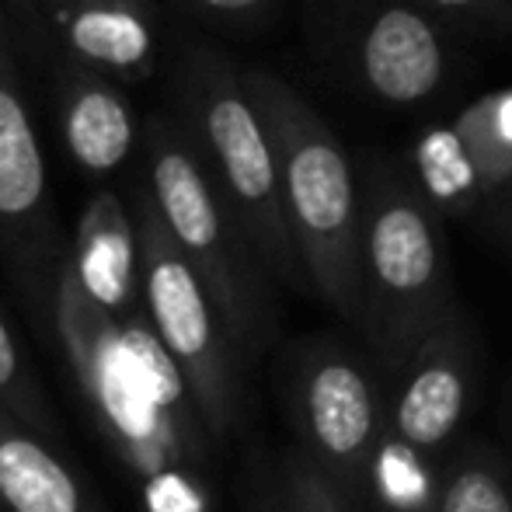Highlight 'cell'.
Instances as JSON below:
<instances>
[{
  "label": "cell",
  "instance_id": "obj_1",
  "mask_svg": "<svg viewBox=\"0 0 512 512\" xmlns=\"http://www.w3.org/2000/svg\"><path fill=\"white\" fill-rule=\"evenodd\" d=\"M279 161L283 206L310 279V297L363 328V192L345 143L297 88L265 67H244Z\"/></svg>",
  "mask_w": 512,
  "mask_h": 512
},
{
  "label": "cell",
  "instance_id": "obj_2",
  "mask_svg": "<svg viewBox=\"0 0 512 512\" xmlns=\"http://www.w3.org/2000/svg\"><path fill=\"white\" fill-rule=\"evenodd\" d=\"M175 119L185 126L199 161L220 196L248 230L272 279L310 297L279 185V161L255 98L244 84V67L206 42L178 49L171 67Z\"/></svg>",
  "mask_w": 512,
  "mask_h": 512
},
{
  "label": "cell",
  "instance_id": "obj_3",
  "mask_svg": "<svg viewBox=\"0 0 512 512\" xmlns=\"http://www.w3.org/2000/svg\"><path fill=\"white\" fill-rule=\"evenodd\" d=\"M363 192V335L384 377H398L432 328L457 310L450 248L436 203L411 168L370 157Z\"/></svg>",
  "mask_w": 512,
  "mask_h": 512
},
{
  "label": "cell",
  "instance_id": "obj_4",
  "mask_svg": "<svg viewBox=\"0 0 512 512\" xmlns=\"http://www.w3.org/2000/svg\"><path fill=\"white\" fill-rule=\"evenodd\" d=\"M143 157L147 185L171 237L206 283L234 349L244 363H251L276 338V279L265 269L237 213L213 185L175 112L147 115Z\"/></svg>",
  "mask_w": 512,
  "mask_h": 512
},
{
  "label": "cell",
  "instance_id": "obj_5",
  "mask_svg": "<svg viewBox=\"0 0 512 512\" xmlns=\"http://www.w3.org/2000/svg\"><path fill=\"white\" fill-rule=\"evenodd\" d=\"M140 237L143 307L157 338L178 363L213 443H227L244 422V359L234 349L206 283L171 237L150 185L133 189Z\"/></svg>",
  "mask_w": 512,
  "mask_h": 512
},
{
  "label": "cell",
  "instance_id": "obj_6",
  "mask_svg": "<svg viewBox=\"0 0 512 512\" xmlns=\"http://www.w3.org/2000/svg\"><path fill=\"white\" fill-rule=\"evenodd\" d=\"M67 255L70 241L56 216L46 157L14 60V25L0 0V262L46 331Z\"/></svg>",
  "mask_w": 512,
  "mask_h": 512
},
{
  "label": "cell",
  "instance_id": "obj_7",
  "mask_svg": "<svg viewBox=\"0 0 512 512\" xmlns=\"http://www.w3.org/2000/svg\"><path fill=\"white\" fill-rule=\"evenodd\" d=\"M290 415L297 443L352 506L370 512V471L387 425V398L363 363L328 338L304 342L293 356Z\"/></svg>",
  "mask_w": 512,
  "mask_h": 512
},
{
  "label": "cell",
  "instance_id": "obj_8",
  "mask_svg": "<svg viewBox=\"0 0 512 512\" xmlns=\"http://www.w3.org/2000/svg\"><path fill=\"white\" fill-rule=\"evenodd\" d=\"M450 39L436 11L415 0H370L345 28V63L387 108L425 105L450 77Z\"/></svg>",
  "mask_w": 512,
  "mask_h": 512
},
{
  "label": "cell",
  "instance_id": "obj_9",
  "mask_svg": "<svg viewBox=\"0 0 512 512\" xmlns=\"http://www.w3.org/2000/svg\"><path fill=\"white\" fill-rule=\"evenodd\" d=\"M411 175L443 216H464L512 185V88L460 108L411 147Z\"/></svg>",
  "mask_w": 512,
  "mask_h": 512
},
{
  "label": "cell",
  "instance_id": "obj_10",
  "mask_svg": "<svg viewBox=\"0 0 512 512\" xmlns=\"http://www.w3.org/2000/svg\"><path fill=\"white\" fill-rule=\"evenodd\" d=\"M394 380L387 425L425 453L450 443L467 415L474 384V335L460 307L422 338Z\"/></svg>",
  "mask_w": 512,
  "mask_h": 512
},
{
  "label": "cell",
  "instance_id": "obj_11",
  "mask_svg": "<svg viewBox=\"0 0 512 512\" xmlns=\"http://www.w3.org/2000/svg\"><path fill=\"white\" fill-rule=\"evenodd\" d=\"M46 39L60 60L84 63L126 88L154 77L161 60V0H46Z\"/></svg>",
  "mask_w": 512,
  "mask_h": 512
},
{
  "label": "cell",
  "instance_id": "obj_12",
  "mask_svg": "<svg viewBox=\"0 0 512 512\" xmlns=\"http://www.w3.org/2000/svg\"><path fill=\"white\" fill-rule=\"evenodd\" d=\"M60 133L74 168L91 182L119 175L136 150H143V129L126 84L91 70L84 63L60 60L56 67Z\"/></svg>",
  "mask_w": 512,
  "mask_h": 512
},
{
  "label": "cell",
  "instance_id": "obj_13",
  "mask_svg": "<svg viewBox=\"0 0 512 512\" xmlns=\"http://www.w3.org/2000/svg\"><path fill=\"white\" fill-rule=\"evenodd\" d=\"M81 283L115 321L143 314V279H140V237H136L133 206H126L112 189H98L84 206L77 234L70 241Z\"/></svg>",
  "mask_w": 512,
  "mask_h": 512
},
{
  "label": "cell",
  "instance_id": "obj_14",
  "mask_svg": "<svg viewBox=\"0 0 512 512\" xmlns=\"http://www.w3.org/2000/svg\"><path fill=\"white\" fill-rule=\"evenodd\" d=\"M0 502L7 512H108L60 457L56 439L0 411Z\"/></svg>",
  "mask_w": 512,
  "mask_h": 512
},
{
  "label": "cell",
  "instance_id": "obj_15",
  "mask_svg": "<svg viewBox=\"0 0 512 512\" xmlns=\"http://www.w3.org/2000/svg\"><path fill=\"white\" fill-rule=\"evenodd\" d=\"M432 453L401 439L391 425L373 453L370 471V512H432L439 509V474Z\"/></svg>",
  "mask_w": 512,
  "mask_h": 512
},
{
  "label": "cell",
  "instance_id": "obj_16",
  "mask_svg": "<svg viewBox=\"0 0 512 512\" xmlns=\"http://www.w3.org/2000/svg\"><path fill=\"white\" fill-rule=\"evenodd\" d=\"M439 512H512V485L499 460L464 446L439 474Z\"/></svg>",
  "mask_w": 512,
  "mask_h": 512
},
{
  "label": "cell",
  "instance_id": "obj_17",
  "mask_svg": "<svg viewBox=\"0 0 512 512\" xmlns=\"http://www.w3.org/2000/svg\"><path fill=\"white\" fill-rule=\"evenodd\" d=\"M0 411L53 439L60 436V422H56V411L49 405L46 387L28 363L4 310H0Z\"/></svg>",
  "mask_w": 512,
  "mask_h": 512
},
{
  "label": "cell",
  "instance_id": "obj_18",
  "mask_svg": "<svg viewBox=\"0 0 512 512\" xmlns=\"http://www.w3.org/2000/svg\"><path fill=\"white\" fill-rule=\"evenodd\" d=\"M276 478L286 512H359L300 443L276 457Z\"/></svg>",
  "mask_w": 512,
  "mask_h": 512
},
{
  "label": "cell",
  "instance_id": "obj_19",
  "mask_svg": "<svg viewBox=\"0 0 512 512\" xmlns=\"http://www.w3.org/2000/svg\"><path fill=\"white\" fill-rule=\"evenodd\" d=\"M241 512H286L279 492L276 460H251L241 481Z\"/></svg>",
  "mask_w": 512,
  "mask_h": 512
},
{
  "label": "cell",
  "instance_id": "obj_20",
  "mask_svg": "<svg viewBox=\"0 0 512 512\" xmlns=\"http://www.w3.org/2000/svg\"><path fill=\"white\" fill-rule=\"evenodd\" d=\"M175 4L203 21H216V25H248V21L262 18L276 0H175Z\"/></svg>",
  "mask_w": 512,
  "mask_h": 512
},
{
  "label": "cell",
  "instance_id": "obj_21",
  "mask_svg": "<svg viewBox=\"0 0 512 512\" xmlns=\"http://www.w3.org/2000/svg\"><path fill=\"white\" fill-rule=\"evenodd\" d=\"M436 14L474 25H509L512 28V4L509 0H415Z\"/></svg>",
  "mask_w": 512,
  "mask_h": 512
},
{
  "label": "cell",
  "instance_id": "obj_22",
  "mask_svg": "<svg viewBox=\"0 0 512 512\" xmlns=\"http://www.w3.org/2000/svg\"><path fill=\"white\" fill-rule=\"evenodd\" d=\"M499 220H502V227H506V234L512 237V206L509 203H499Z\"/></svg>",
  "mask_w": 512,
  "mask_h": 512
},
{
  "label": "cell",
  "instance_id": "obj_23",
  "mask_svg": "<svg viewBox=\"0 0 512 512\" xmlns=\"http://www.w3.org/2000/svg\"><path fill=\"white\" fill-rule=\"evenodd\" d=\"M4 4L7 7H11V4H25V7H35V11H39V7L46 4V0H4Z\"/></svg>",
  "mask_w": 512,
  "mask_h": 512
},
{
  "label": "cell",
  "instance_id": "obj_24",
  "mask_svg": "<svg viewBox=\"0 0 512 512\" xmlns=\"http://www.w3.org/2000/svg\"><path fill=\"white\" fill-rule=\"evenodd\" d=\"M499 203H509V206H512V185H509V189H506V192H502V196H499Z\"/></svg>",
  "mask_w": 512,
  "mask_h": 512
},
{
  "label": "cell",
  "instance_id": "obj_25",
  "mask_svg": "<svg viewBox=\"0 0 512 512\" xmlns=\"http://www.w3.org/2000/svg\"><path fill=\"white\" fill-rule=\"evenodd\" d=\"M0 512H7V509H4V502H0Z\"/></svg>",
  "mask_w": 512,
  "mask_h": 512
},
{
  "label": "cell",
  "instance_id": "obj_26",
  "mask_svg": "<svg viewBox=\"0 0 512 512\" xmlns=\"http://www.w3.org/2000/svg\"><path fill=\"white\" fill-rule=\"evenodd\" d=\"M432 512H439V509H432Z\"/></svg>",
  "mask_w": 512,
  "mask_h": 512
},
{
  "label": "cell",
  "instance_id": "obj_27",
  "mask_svg": "<svg viewBox=\"0 0 512 512\" xmlns=\"http://www.w3.org/2000/svg\"><path fill=\"white\" fill-rule=\"evenodd\" d=\"M509 4H512V0H509Z\"/></svg>",
  "mask_w": 512,
  "mask_h": 512
}]
</instances>
